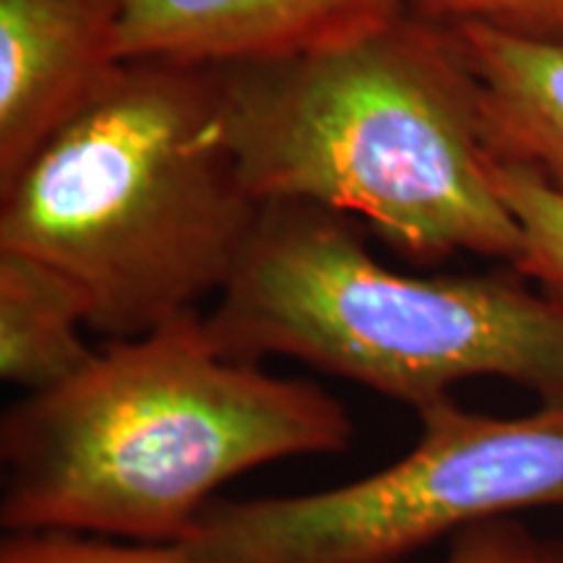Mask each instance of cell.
I'll return each instance as SVG.
<instances>
[{
  "mask_svg": "<svg viewBox=\"0 0 563 563\" xmlns=\"http://www.w3.org/2000/svg\"><path fill=\"white\" fill-rule=\"evenodd\" d=\"M493 183L522 230L511 269L551 290H563V194L525 165L496 159Z\"/></svg>",
  "mask_w": 563,
  "mask_h": 563,
  "instance_id": "10",
  "label": "cell"
},
{
  "mask_svg": "<svg viewBox=\"0 0 563 563\" xmlns=\"http://www.w3.org/2000/svg\"><path fill=\"white\" fill-rule=\"evenodd\" d=\"M412 13L439 24H485L519 37L563 42V0H412Z\"/></svg>",
  "mask_w": 563,
  "mask_h": 563,
  "instance_id": "12",
  "label": "cell"
},
{
  "mask_svg": "<svg viewBox=\"0 0 563 563\" xmlns=\"http://www.w3.org/2000/svg\"><path fill=\"white\" fill-rule=\"evenodd\" d=\"M525 279L399 274L340 211L274 201L203 327L235 361L292 357L415 412L470 378L563 405V290Z\"/></svg>",
  "mask_w": 563,
  "mask_h": 563,
  "instance_id": "4",
  "label": "cell"
},
{
  "mask_svg": "<svg viewBox=\"0 0 563 563\" xmlns=\"http://www.w3.org/2000/svg\"><path fill=\"white\" fill-rule=\"evenodd\" d=\"M209 74L253 199L363 217L418 264H517L522 230L493 183L477 81L449 24L410 11L340 45Z\"/></svg>",
  "mask_w": 563,
  "mask_h": 563,
  "instance_id": "2",
  "label": "cell"
},
{
  "mask_svg": "<svg viewBox=\"0 0 563 563\" xmlns=\"http://www.w3.org/2000/svg\"><path fill=\"white\" fill-rule=\"evenodd\" d=\"M79 287L30 253L0 249V378L45 391L76 376L97 350L84 340Z\"/></svg>",
  "mask_w": 563,
  "mask_h": 563,
  "instance_id": "9",
  "label": "cell"
},
{
  "mask_svg": "<svg viewBox=\"0 0 563 563\" xmlns=\"http://www.w3.org/2000/svg\"><path fill=\"white\" fill-rule=\"evenodd\" d=\"M262 211L209 68L125 60L0 188V249L55 266L84 295L89 329L133 340L222 295Z\"/></svg>",
  "mask_w": 563,
  "mask_h": 563,
  "instance_id": "3",
  "label": "cell"
},
{
  "mask_svg": "<svg viewBox=\"0 0 563 563\" xmlns=\"http://www.w3.org/2000/svg\"><path fill=\"white\" fill-rule=\"evenodd\" d=\"M0 563H203L180 545L115 543L79 532H9Z\"/></svg>",
  "mask_w": 563,
  "mask_h": 563,
  "instance_id": "11",
  "label": "cell"
},
{
  "mask_svg": "<svg viewBox=\"0 0 563 563\" xmlns=\"http://www.w3.org/2000/svg\"><path fill=\"white\" fill-rule=\"evenodd\" d=\"M443 563H563V540L545 538L514 517H498L449 538Z\"/></svg>",
  "mask_w": 563,
  "mask_h": 563,
  "instance_id": "13",
  "label": "cell"
},
{
  "mask_svg": "<svg viewBox=\"0 0 563 563\" xmlns=\"http://www.w3.org/2000/svg\"><path fill=\"white\" fill-rule=\"evenodd\" d=\"M477 81L488 150L563 194V42L449 24Z\"/></svg>",
  "mask_w": 563,
  "mask_h": 563,
  "instance_id": "8",
  "label": "cell"
},
{
  "mask_svg": "<svg viewBox=\"0 0 563 563\" xmlns=\"http://www.w3.org/2000/svg\"><path fill=\"white\" fill-rule=\"evenodd\" d=\"M420 418V441L389 467L302 496L214 501L183 551L203 563H402L464 527L563 506V405L519 418L452 397Z\"/></svg>",
  "mask_w": 563,
  "mask_h": 563,
  "instance_id": "5",
  "label": "cell"
},
{
  "mask_svg": "<svg viewBox=\"0 0 563 563\" xmlns=\"http://www.w3.org/2000/svg\"><path fill=\"white\" fill-rule=\"evenodd\" d=\"M352 433L319 384L222 355L203 316H183L5 410L0 525L178 545L232 477L344 452Z\"/></svg>",
  "mask_w": 563,
  "mask_h": 563,
  "instance_id": "1",
  "label": "cell"
},
{
  "mask_svg": "<svg viewBox=\"0 0 563 563\" xmlns=\"http://www.w3.org/2000/svg\"><path fill=\"white\" fill-rule=\"evenodd\" d=\"M412 0H123V58L217 68L340 45Z\"/></svg>",
  "mask_w": 563,
  "mask_h": 563,
  "instance_id": "7",
  "label": "cell"
},
{
  "mask_svg": "<svg viewBox=\"0 0 563 563\" xmlns=\"http://www.w3.org/2000/svg\"><path fill=\"white\" fill-rule=\"evenodd\" d=\"M123 0H0V188L123 66Z\"/></svg>",
  "mask_w": 563,
  "mask_h": 563,
  "instance_id": "6",
  "label": "cell"
}]
</instances>
